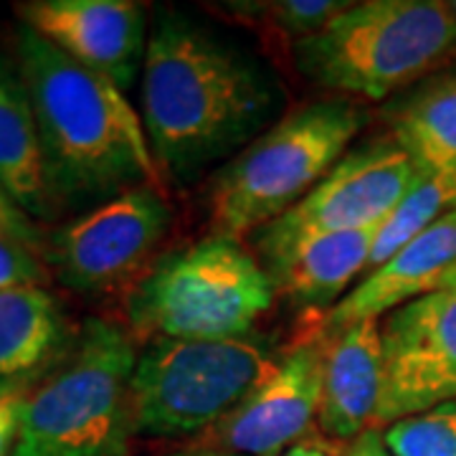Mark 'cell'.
I'll use <instances>...</instances> for the list:
<instances>
[{
    "label": "cell",
    "instance_id": "1",
    "mask_svg": "<svg viewBox=\"0 0 456 456\" xmlns=\"http://www.w3.org/2000/svg\"><path fill=\"white\" fill-rule=\"evenodd\" d=\"M287 104L256 53L188 13L158 8L142 66V125L152 158L180 185L233 160Z\"/></svg>",
    "mask_w": 456,
    "mask_h": 456
},
{
    "label": "cell",
    "instance_id": "2",
    "mask_svg": "<svg viewBox=\"0 0 456 456\" xmlns=\"http://www.w3.org/2000/svg\"><path fill=\"white\" fill-rule=\"evenodd\" d=\"M13 64L31 99L59 211H89L140 188L163 191L142 117L117 84L71 61L23 23L13 33Z\"/></svg>",
    "mask_w": 456,
    "mask_h": 456
},
{
    "label": "cell",
    "instance_id": "3",
    "mask_svg": "<svg viewBox=\"0 0 456 456\" xmlns=\"http://www.w3.org/2000/svg\"><path fill=\"white\" fill-rule=\"evenodd\" d=\"M137 350L110 320L92 317L23 403L13 456H132Z\"/></svg>",
    "mask_w": 456,
    "mask_h": 456
},
{
    "label": "cell",
    "instance_id": "4",
    "mask_svg": "<svg viewBox=\"0 0 456 456\" xmlns=\"http://www.w3.org/2000/svg\"><path fill=\"white\" fill-rule=\"evenodd\" d=\"M297 71L347 97L383 102L456 61V16L439 0L353 3L292 44Z\"/></svg>",
    "mask_w": 456,
    "mask_h": 456
},
{
    "label": "cell",
    "instance_id": "5",
    "mask_svg": "<svg viewBox=\"0 0 456 456\" xmlns=\"http://www.w3.org/2000/svg\"><path fill=\"white\" fill-rule=\"evenodd\" d=\"M277 287L241 239L213 233L155 259L127 289L130 327L150 340L246 338Z\"/></svg>",
    "mask_w": 456,
    "mask_h": 456
},
{
    "label": "cell",
    "instance_id": "6",
    "mask_svg": "<svg viewBox=\"0 0 456 456\" xmlns=\"http://www.w3.org/2000/svg\"><path fill=\"white\" fill-rule=\"evenodd\" d=\"M362 125V110L342 97L281 114L213 178L216 233L241 239L274 224L340 163Z\"/></svg>",
    "mask_w": 456,
    "mask_h": 456
},
{
    "label": "cell",
    "instance_id": "7",
    "mask_svg": "<svg viewBox=\"0 0 456 456\" xmlns=\"http://www.w3.org/2000/svg\"><path fill=\"white\" fill-rule=\"evenodd\" d=\"M261 338L150 340L132 373L137 436L175 439L211 431L274 368Z\"/></svg>",
    "mask_w": 456,
    "mask_h": 456
},
{
    "label": "cell",
    "instance_id": "8",
    "mask_svg": "<svg viewBox=\"0 0 456 456\" xmlns=\"http://www.w3.org/2000/svg\"><path fill=\"white\" fill-rule=\"evenodd\" d=\"M419 178L421 170L393 140L345 152L294 208L254 233L261 266L310 239L380 226Z\"/></svg>",
    "mask_w": 456,
    "mask_h": 456
},
{
    "label": "cell",
    "instance_id": "9",
    "mask_svg": "<svg viewBox=\"0 0 456 456\" xmlns=\"http://www.w3.org/2000/svg\"><path fill=\"white\" fill-rule=\"evenodd\" d=\"M170 221L173 211L163 191H130L53 228L44 244V259L74 292H117L142 277Z\"/></svg>",
    "mask_w": 456,
    "mask_h": 456
},
{
    "label": "cell",
    "instance_id": "10",
    "mask_svg": "<svg viewBox=\"0 0 456 456\" xmlns=\"http://www.w3.org/2000/svg\"><path fill=\"white\" fill-rule=\"evenodd\" d=\"M380 340L383 391L373 428L456 401V277L391 312Z\"/></svg>",
    "mask_w": 456,
    "mask_h": 456
},
{
    "label": "cell",
    "instance_id": "11",
    "mask_svg": "<svg viewBox=\"0 0 456 456\" xmlns=\"http://www.w3.org/2000/svg\"><path fill=\"white\" fill-rule=\"evenodd\" d=\"M325 340L307 338L281 353L269 375L221 424L208 446L239 456H277L310 431L322 401Z\"/></svg>",
    "mask_w": 456,
    "mask_h": 456
},
{
    "label": "cell",
    "instance_id": "12",
    "mask_svg": "<svg viewBox=\"0 0 456 456\" xmlns=\"http://www.w3.org/2000/svg\"><path fill=\"white\" fill-rule=\"evenodd\" d=\"M28 26L71 61L127 92L145 66L147 13L132 0H31L16 5Z\"/></svg>",
    "mask_w": 456,
    "mask_h": 456
},
{
    "label": "cell",
    "instance_id": "13",
    "mask_svg": "<svg viewBox=\"0 0 456 456\" xmlns=\"http://www.w3.org/2000/svg\"><path fill=\"white\" fill-rule=\"evenodd\" d=\"M456 277V208L419 239L378 266L330 310L327 332L353 322L380 320L413 299L446 287Z\"/></svg>",
    "mask_w": 456,
    "mask_h": 456
},
{
    "label": "cell",
    "instance_id": "14",
    "mask_svg": "<svg viewBox=\"0 0 456 456\" xmlns=\"http://www.w3.org/2000/svg\"><path fill=\"white\" fill-rule=\"evenodd\" d=\"M317 421L327 436L355 441L373 428L383 391L380 320L330 330Z\"/></svg>",
    "mask_w": 456,
    "mask_h": 456
},
{
    "label": "cell",
    "instance_id": "15",
    "mask_svg": "<svg viewBox=\"0 0 456 456\" xmlns=\"http://www.w3.org/2000/svg\"><path fill=\"white\" fill-rule=\"evenodd\" d=\"M74 338L44 287L0 292V386H33L64 358Z\"/></svg>",
    "mask_w": 456,
    "mask_h": 456
},
{
    "label": "cell",
    "instance_id": "16",
    "mask_svg": "<svg viewBox=\"0 0 456 456\" xmlns=\"http://www.w3.org/2000/svg\"><path fill=\"white\" fill-rule=\"evenodd\" d=\"M0 188L28 218H53L44 147L16 64L0 56Z\"/></svg>",
    "mask_w": 456,
    "mask_h": 456
},
{
    "label": "cell",
    "instance_id": "17",
    "mask_svg": "<svg viewBox=\"0 0 456 456\" xmlns=\"http://www.w3.org/2000/svg\"><path fill=\"white\" fill-rule=\"evenodd\" d=\"M378 226L310 239L287 256L266 264L277 294H284L294 307H327L340 302L342 292L368 272Z\"/></svg>",
    "mask_w": 456,
    "mask_h": 456
},
{
    "label": "cell",
    "instance_id": "18",
    "mask_svg": "<svg viewBox=\"0 0 456 456\" xmlns=\"http://www.w3.org/2000/svg\"><path fill=\"white\" fill-rule=\"evenodd\" d=\"M388 117L391 140L421 173L456 178V69L416 84Z\"/></svg>",
    "mask_w": 456,
    "mask_h": 456
},
{
    "label": "cell",
    "instance_id": "19",
    "mask_svg": "<svg viewBox=\"0 0 456 456\" xmlns=\"http://www.w3.org/2000/svg\"><path fill=\"white\" fill-rule=\"evenodd\" d=\"M454 208L456 178L421 173V178L413 183V188L398 200V206L388 213V218L378 226L365 277Z\"/></svg>",
    "mask_w": 456,
    "mask_h": 456
},
{
    "label": "cell",
    "instance_id": "20",
    "mask_svg": "<svg viewBox=\"0 0 456 456\" xmlns=\"http://www.w3.org/2000/svg\"><path fill=\"white\" fill-rule=\"evenodd\" d=\"M383 441L393 456H456V401L386 426Z\"/></svg>",
    "mask_w": 456,
    "mask_h": 456
},
{
    "label": "cell",
    "instance_id": "21",
    "mask_svg": "<svg viewBox=\"0 0 456 456\" xmlns=\"http://www.w3.org/2000/svg\"><path fill=\"white\" fill-rule=\"evenodd\" d=\"M353 3L345 0H277V3H233L231 8H241L246 16L269 18L281 33L302 41L320 33L335 18L345 13Z\"/></svg>",
    "mask_w": 456,
    "mask_h": 456
},
{
    "label": "cell",
    "instance_id": "22",
    "mask_svg": "<svg viewBox=\"0 0 456 456\" xmlns=\"http://www.w3.org/2000/svg\"><path fill=\"white\" fill-rule=\"evenodd\" d=\"M46 281V266L38 254L16 239L0 233V292L16 287H41Z\"/></svg>",
    "mask_w": 456,
    "mask_h": 456
},
{
    "label": "cell",
    "instance_id": "23",
    "mask_svg": "<svg viewBox=\"0 0 456 456\" xmlns=\"http://www.w3.org/2000/svg\"><path fill=\"white\" fill-rule=\"evenodd\" d=\"M28 391L31 386H0V456H13Z\"/></svg>",
    "mask_w": 456,
    "mask_h": 456
},
{
    "label": "cell",
    "instance_id": "24",
    "mask_svg": "<svg viewBox=\"0 0 456 456\" xmlns=\"http://www.w3.org/2000/svg\"><path fill=\"white\" fill-rule=\"evenodd\" d=\"M0 233L16 239L23 246H28L31 251H36L38 256H44V239L38 233V228L33 224L26 213L18 208L11 198L5 196V191L0 188Z\"/></svg>",
    "mask_w": 456,
    "mask_h": 456
},
{
    "label": "cell",
    "instance_id": "25",
    "mask_svg": "<svg viewBox=\"0 0 456 456\" xmlns=\"http://www.w3.org/2000/svg\"><path fill=\"white\" fill-rule=\"evenodd\" d=\"M345 456H393V454L388 452L386 441H383V431H378V428H368V431H362L358 439L347 446Z\"/></svg>",
    "mask_w": 456,
    "mask_h": 456
},
{
    "label": "cell",
    "instance_id": "26",
    "mask_svg": "<svg viewBox=\"0 0 456 456\" xmlns=\"http://www.w3.org/2000/svg\"><path fill=\"white\" fill-rule=\"evenodd\" d=\"M279 456H332L327 452L325 446H320V444H314V441H299V444H294L289 446L284 454Z\"/></svg>",
    "mask_w": 456,
    "mask_h": 456
},
{
    "label": "cell",
    "instance_id": "27",
    "mask_svg": "<svg viewBox=\"0 0 456 456\" xmlns=\"http://www.w3.org/2000/svg\"><path fill=\"white\" fill-rule=\"evenodd\" d=\"M167 456H239L231 454V452H221V449H213V446H196V449H185V452H173Z\"/></svg>",
    "mask_w": 456,
    "mask_h": 456
},
{
    "label": "cell",
    "instance_id": "28",
    "mask_svg": "<svg viewBox=\"0 0 456 456\" xmlns=\"http://www.w3.org/2000/svg\"><path fill=\"white\" fill-rule=\"evenodd\" d=\"M446 5H449V11H452V13H454V16H456V0H449Z\"/></svg>",
    "mask_w": 456,
    "mask_h": 456
}]
</instances>
